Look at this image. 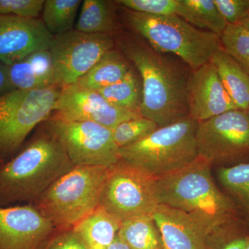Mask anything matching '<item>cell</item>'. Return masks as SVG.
Instances as JSON below:
<instances>
[{"label": "cell", "instance_id": "6da1fadb", "mask_svg": "<svg viewBox=\"0 0 249 249\" xmlns=\"http://www.w3.org/2000/svg\"><path fill=\"white\" fill-rule=\"evenodd\" d=\"M113 37L116 48L132 64L142 80V116L160 127L189 116L187 90L191 73L130 31L121 30Z\"/></svg>", "mask_w": 249, "mask_h": 249}, {"label": "cell", "instance_id": "7a4b0ae2", "mask_svg": "<svg viewBox=\"0 0 249 249\" xmlns=\"http://www.w3.org/2000/svg\"><path fill=\"white\" fill-rule=\"evenodd\" d=\"M211 164L198 157L184 168L156 178L160 204L191 216L209 237L213 249H220L236 219L235 205L217 188Z\"/></svg>", "mask_w": 249, "mask_h": 249}, {"label": "cell", "instance_id": "3957f363", "mask_svg": "<svg viewBox=\"0 0 249 249\" xmlns=\"http://www.w3.org/2000/svg\"><path fill=\"white\" fill-rule=\"evenodd\" d=\"M11 160L0 165V206L32 204L75 166L43 124Z\"/></svg>", "mask_w": 249, "mask_h": 249}, {"label": "cell", "instance_id": "277c9868", "mask_svg": "<svg viewBox=\"0 0 249 249\" xmlns=\"http://www.w3.org/2000/svg\"><path fill=\"white\" fill-rule=\"evenodd\" d=\"M118 12L129 31L140 36L157 52L176 55L192 71L211 61L222 47L220 36L198 29L178 16H152L119 4Z\"/></svg>", "mask_w": 249, "mask_h": 249}, {"label": "cell", "instance_id": "5b68a950", "mask_svg": "<svg viewBox=\"0 0 249 249\" xmlns=\"http://www.w3.org/2000/svg\"><path fill=\"white\" fill-rule=\"evenodd\" d=\"M109 168L74 166L32 205L57 230L71 229L100 206Z\"/></svg>", "mask_w": 249, "mask_h": 249}, {"label": "cell", "instance_id": "8992f818", "mask_svg": "<svg viewBox=\"0 0 249 249\" xmlns=\"http://www.w3.org/2000/svg\"><path fill=\"white\" fill-rule=\"evenodd\" d=\"M198 124L188 116L159 127L142 140L119 149L121 160L155 178L178 171L198 157Z\"/></svg>", "mask_w": 249, "mask_h": 249}, {"label": "cell", "instance_id": "52a82bcc", "mask_svg": "<svg viewBox=\"0 0 249 249\" xmlns=\"http://www.w3.org/2000/svg\"><path fill=\"white\" fill-rule=\"evenodd\" d=\"M61 89H14L0 96V160L7 161L53 112Z\"/></svg>", "mask_w": 249, "mask_h": 249}, {"label": "cell", "instance_id": "ba28073f", "mask_svg": "<svg viewBox=\"0 0 249 249\" xmlns=\"http://www.w3.org/2000/svg\"><path fill=\"white\" fill-rule=\"evenodd\" d=\"M156 178L120 160L109 168L100 206L120 220L152 216L158 205Z\"/></svg>", "mask_w": 249, "mask_h": 249}, {"label": "cell", "instance_id": "9c48e42d", "mask_svg": "<svg viewBox=\"0 0 249 249\" xmlns=\"http://www.w3.org/2000/svg\"><path fill=\"white\" fill-rule=\"evenodd\" d=\"M75 166L109 168L120 160L112 129L91 121H70L52 114L42 124Z\"/></svg>", "mask_w": 249, "mask_h": 249}, {"label": "cell", "instance_id": "30bf717a", "mask_svg": "<svg viewBox=\"0 0 249 249\" xmlns=\"http://www.w3.org/2000/svg\"><path fill=\"white\" fill-rule=\"evenodd\" d=\"M196 142L198 157L211 165L249 158L248 113L237 109L199 123Z\"/></svg>", "mask_w": 249, "mask_h": 249}, {"label": "cell", "instance_id": "8fae6325", "mask_svg": "<svg viewBox=\"0 0 249 249\" xmlns=\"http://www.w3.org/2000/svg\"><path fill=\"white\" fill-rule=\"evenodd\" d=\"M115 47L109 34H88L73 30L54 36L49 51L52 57L55 86L76 84L103 55Z\"/></svg>", "mask_w": 249, "mask_h": 249}, {"label": "cell", "instance_id": "7c38bea8", "mask_svg": "<svg viewBox=\"0 0 249 249\" xmlns=\"http://www.w3.org/2000/svg\"><path fill=\"white\" fill-rule=\"evenodd\" d=\"M52 114L66 120L91 121L111 129L124 121L142 116L116 107L98 91L78 84L61 89Z\"/></svg>", "mask_w": 249, "mask_h": 249}, {"label": "cell", "instance_id": "4fadbf2b", "mask_svg": "<svg viewBox=\"0 0 249 249\" xmlns=\"http://www.w3.org/2000/svg\"><path fill=\"white\" fill-rule=\"evenodd\" d=\"M55 231L32 204L0 206V249H45Z\"/></svg>", "mask_w": 249, "mask_h": 249}, {"label": "cell", "instance_id": "5bb4252c", "mask_svg": "<svg viewBox=\"0 0 249 249\" xmlns=\"http://www.w3.org/2000/svg\"><path fill=\"white\" fill-rule=\"evenodd\" d=\"M53 38L41 18L0 14V62L6 65L49 49Z\"/></svg>", "mask_w": 249, "mask_h": 249}, {"label": "cell", "instance_id": "9a60e30c", "mask_svg": "<svg viewBox=\"0 0 249 249\" xmlns=\"http://www.w3.org/2000/svg\"><path fill=\"white\" fill-rule=\"evenodd\" d=\"M187 100L189 116L198 123L237 109L211 62L190 73Z\"/></svg>", "mask_w": 249, "mask_h": 249}, {"label": "cell", "instance_id": "2e32d148", "mask_svg": "<svg viewBox=\"0 0 249 249\" xmlns=\"http://www.w3.org/2000/svg\"><path fill=\"white\" fill-rule=\"evenodd\" d=\"M165 249H213L209 237L186 213L159 204L152 214Z\"/></svg>", "mask_w": 249, "mask_h": 249}, {"label": "cell", "instance_id": "e0dca14e", "mask_svg": "<svg viewBox=\"0 0 249 249\" xmlns=\"http://www.w3.org/2000/svg\"><path fill=\"white\" fill-rule=\"evenodd\" d=\"M7 69L14 89H44L56 87L49 49L34 52L20 61L7 65Z\"/></svg>", "mask_w": 249, "mask_h": 249}, {"label": "cell", "instance_id": "ac0fdd59", "mask_svg": "<svg viewBox=\"0 0 249 249\" xmlns=\"http://www.w3.org/2000/svg\"><path fill=\"white\" fill-rule=\"evenodd\" d=\"M122 221L99 206L73 227L88 249H107L117 237Z\"/></svg>", "mask_w": 249, "mask_h": 249}, {"label": "cell", "instance_id": "d6986e66", "mask_svg": "<svg viewBox=\"0 0 249 249\" xmlns=\"http://www.w3.org/2000/svg\"><path fill=\"white\" fill-rule=\"evenodd\" d=\"M116 1L84 0L75 29L88 34L115 35L121 31Z\"/></svg>", "mask_w": 249, "mask_h": 249}, {"label": "cell", "instance_id": "ffe728a7", "mask_svg": "<svg viewBox=\"0 0 249 249\" xmlns=\"http://www.w3.org/2000/svg\"><path fill=\"white\" fill-rule=\"evenodd\" d=\"M224 88L237 109L249 107V75L221 47L211 59Z\"/></svg>", "mask_w": 249, "mask_h": 249}, {"label": "cell", "instance_id": "44dd1931", "mask_svg": "<svg viewBox=\"0 0 249 249\" xmlns=\"http://www.w3.org/2000/svg\"><path fill=\"white\" fill-rule=\"evenodd\" d=\"M119 49H111L76 84L93 90L106 88L123 79L131 66Z\"/></svg>", "mask_w": 249, "mask_h": 249}, {"label": "cell", "instance_id": "7402d4cb", "mask_svg": "<svg viewBox=\"0 0 249 249\" xmlns=\"http://www.w3.org/2000/svg\"><path fill=\"white\" fill-rule=\"evenodd\" d=\"M118 236L130 249H165L152 216L124 221Z\"/></svg>", "mask_w": 249, "mask_h": 249}, {"label": "cell", "instance_id": "603a6c76", "mask_svg": "<svg viewBox=\"0 0 249 249\" xmlns=\"http://www.w3.org/2000/svg\"><path fill=\"white\" fill-rule=\"evenodd\" d=\"M178 16L198 29L219 36L227 26L214 0H180Z\"/></svg>", "mask_w": 249, "mask_h": 249}, {"label": "cell", "instance_id": "cb8c5ba5", "mask_svg": "<svg viewBox=\"0 0 249 249\" xmlns=\"http://www.w3.org/2000/svg\"><path fill=\"white\" fill-rule=\"evenodd\" d=\"M98 91L116 107L142 115V83L134 67H131L123 79Z\"/></svg>", "mask_w": 249, "mask_h": 249}, {"label": "cell", "instance_id": "d4e9b609", "mask_svg": "<svg viewBox=\"0 0 249 249\" xmlns=\"http://www.w3.org/2000/svg\"><path fill=\"white\" fill-rule=\"evenodd\" d=\"M81 0H45L41 19L52 36L62 35L75 29Z\"/></svg>", "mask_w": 249, "mask_h": 249}, {"label": "cell", "instance_id": "484cf974", "mask_svg": "<svg viewBox=\"0 0 249 249\" xmlns=\"http://www.w3.org/2000/svg\"><path fill=\"white\" fill-rule=\"evenodd\" d=\"M218 178L224 189L249 217V162L223 167Z\"/></svg>", "mask_w": 249, "mask_h": 249}, {"label": "cell", "instance_id": "4316f807", "mask_svg": "<svg viewBox=\"0 0 249 249\" xmlns=\"http://www.w3.org/2000/svg\"><path fill=\"white\" fill-rule=\"evenodd\" d=\"M222 48L249 75V29L227 24L220 36Z\"/></svg>", "mask_w": 249, "mask_h": 249}, {"label": "cell", "instance_id": "83f0119b", "mask_svg": "<svg viewBox=\"0 0 249 249\" xmlns=\"http://www.w3.org/2000/svg\"><path fill=\"white\" fill-rule=\"evenodd\" d=\"M155 121L143 116L124 121L112 129L114 142L119 149L142 140L159 128Z\"/></svg>", "mask_w": 249, "mask_h": 249}, {"label": "cell", "instance_id": "f1b7e54d", "mask_svg": "<svg viewBox=\"0 0 249 249\" xmlns=\"http://www.w3.org/2000/svg\"><path fill=\"white\" fill-rule=\"evenodd\" d=\"M116 2L126 9L152 15L178 16L180 0H119Z\"/></svg>", "mask_w": 249, "mask_h": 249}, {"label": "cell", "instance_id": "f546056e", "mask_svg": "<svg viewBox=\"0 0 249 249\" xmlns=\"http://www.w3.org/2000/svg\"><path fill=\"white\" fill-rule=\"evenodd\" d=\"M45 0H0V14L40 18Z\"/></svg>", "mask_w": 249, "mask_h": 249}, {"label": "cell", "instance_id": "4dcf8cb0", "mask_svg": "<svg viewBox=\"0 0 249 249\" xmlns=\"http://www.w3.org/2000/svg\"><path fill=\"white\" fill-rule=\"evenodd\" d=\"M227 24H240L249 18V0H214Z\"/></svg>", "mask_w": 249, "mask_h": 249}, {"label": "cell", "instance_id": "1f68e13d", "mask_svg": "<svg viewBox=\"0 0 249 249\" xmlns=\"http://www.w3.org/2000/svg\"><path fill=\"white\" fill-rule=\"evenodd\" d=\"M45 249H88L78 234L71 229L57 230Z\"/></svg>", "mask_w": 249, "mask_h": 249}, {"label": "cell", "instance_id": "d6a6232c", "mask_svg": "<svg viewBox=\"0 0 249 249\" xmlns=\"http://www.w3.org/2000/svg\"><path fill=\"white\" fill-rule=\"evenodd\" d=\"M14 90L10 81L7 65L0 62V96Z\"/></svg>", "mask_w": 249, "mask_h": 249}, {"label": "cell", "instance_id": "836d02e7", "mask_svg": "<svg viewBox=\"0 0 249 249\" xmlns=\"http://www.w3.org/2000/svg\"><path fill=\"white\" fill-rule=\"evenodd\" d=\"M249 236L233 237L227 241L220 249H246L248 245Z\"/></svg>", "mask_w": 249, "mask_h": 249}, {"label": "cell", "instance_id": "e575fe53", "mask_svg": "<svg viewBox=\"0 0 249 249\" xmlns=\"http://www.w3.org/2000/svg\"><path fill=\"white\" fill-rule=\"evenodd\" d=\"M107 249H130L128 246L125 245L122 240L119 238V236L116 237L112 244Z\"/></svg>", "mask_w": 249, "mask_h": 249}, {"label": "cell", "instance_id": "d590c367", "mask_svg": "<svg viewBox=\"0 0 249 249\" xmlns=\"http://www.w3.org/2000/svg\"><path fill=\"white\" fill-rule=\"evenodd\" d=\"M240 24V25L244 26V27L247 28V29H249V18L246 19L243 22H241Z\"/></svg>", "mask_w": 249, "mask_h": 249}, {"label": "cell", "instance_id": "8d00e7d4", "mask_svg": "<svg viewBox=\"0 0 249 249\" xmlns=\"http://www.w3.org/2000/svg\"><path fill=\"white\" fill-rule=\"evenodd\" d=\"M249 249V239L248 245H247V249Z\"/></svg>", "mask_w": 249, "mask_h": 249}, {"label": "cell", "instance_id": "74e56055", "mask_svg": "<svg viewBox=\"0 0 249 249\" xmlns=\"http://www.w3.org/2000/svg\"><path fill=\"white\" fill-rule=\"evenodd\" d=\"M3 162H4V160H0V165L1 164V163H3Z\"/></svg>", "mask_w": 249, "mask_h": 249}, {"label": "cell", "instance_id": "f35d334b", "mask_svg": "<svg viewBox=\"0 0 249 249\" xmlns=\"http://www.w3.org/2000/svg\"><path fill=\"white\" fill-rule=\"evenodd\" d=\"M247 113H248L249 116V107L248 108V109L247 110Z\"/></svg>", "mask_w": 249, "mask_h": 249}]
</instances>
